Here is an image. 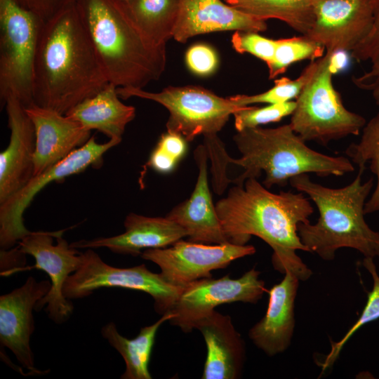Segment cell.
Returning a JSON list of instances; mask_svg holds the SVG:
<instances>
[{
  "instance_id": "cb8c5ba5",
  "label": "cell",
  "mask_w": 379,
  "mask_h": 379,
  "mask_svg": "<svg viewBox=\"0 0 379 379\" xmlns=\"http://www.w3.org/2000/svg\"><path fill=\"white\" fill-rule=\"evenodd\" d=\"M174 317L172 312L161 315L153 324L142 327L138 335L133 339L121 335L112 321L102 326V337L121 354L125 362L126 369L121 379L152 378L149 364L157 331L162 324Z\"/></svg>"
},
{
  "instance_id": "5bb4252c",
  "label": "cell",
  "mask_w": 379,
  "mask_h": 379,
  "mask_svg": "<svg viewBox=\"0 0 379 379\" xmlns=\"http://www.w3.org/2000/svg\"><path fill=\"white\" fill-rule=\"evenodd\" d=\"M314 22L305 35L326 53H350L368 35L373 24L371 0H311Z\"/></svg>"
},
{
  "instance_id": "e575fe53",
  "label": "cell",
  "mask_w": 379,
  "mask_h": 379,
  "mask_svg": "<svg viewBox=\"0 0 379 379\" xmlns=\"http://www.w3.org/2000/svg\"><path fill=\"white\" fill-rule=\"evenodd\" d=\"M185 61L190 70L199 76L211 74L218 64V58L214 49L204 44H197L190 46L186 52Z\"/></svg>"
},
{
  "instance_id": "83f0119b",
  "label": "cell",
  "mask_w": 379,
  "mask_h": 379,
  "mask_svg": "<svg viewBox=\"0 0 379 379\" xmlns=\"http://www.w3.org/2000/svg\"><path fill=\"white\" fill-rule=\"evenodd\" d=\"M324 47L305 35L277 40L272 60L267 65L270 79L285 73L293 63L316 60L324 55Z\"/></svg>"
},
{
  "instance_id": "8d00e7d4",
  "label": "cell",
  "mask_w": 379,
  "mask_h": 379,
  "mask_svg": "<svg viewBox=\"0 0 379 379\" xmlns=\"http://www.w3.org/2000/svg\"><path fill=\"white\" fill-rule=\"evenodd\" d=\"M372 95L375 103L379 105V84L375 87L372 91Z\"/></svg>"
},
{
  "instance_id": "7c38bea8",
  "label": "cell",
  "mask_w": 379,
  "mask_h": 379,
  "mask_svg": "<svg viewBox=\"0 0 379 379\" xmlns=\"http://www.w3.org/2000/svg\"><path fill=\"white\" fill-rule=\"evenodd\" d=\"M255 253L252 245L206 244L180 239L166 248L145 250L140 256L157 265L167 282L185 287L196 280L211 278L212 271Z\"/></svg>"
},
{
  "instance_id": "44dd1931",
  "label": "cell",
  "mask_w": 379,
  "mask_h": 379,
  "mask_svg": "<svg viewBox=\"0 0 379 379\" xmlns=\"http://www.w3.org/2000/svg\"><path fill=\"white\" fill-rule=\"evenodd\" d=\"M206 345L201 379H238L246 360V347L231 317L215 310L194 325Z\"/></svg>"
},
{
  "instance_id": "30bf717a",
  "label": "cell",
  "mask_w": 379,
  "mask_h": 379,
  "mask_svg": "<svg viewBox=\"0 0 379 379\" xmlns=\"http://www.w3.org/2000/svg\"><path fill=\"white\" fill-rule=\"evenodd\" d=\"M121 141L109 139L98 143L91 136L82 146L44 172L34 176L27 184L5 202L0 204V247L8 251L24 237L29 234L23 221V213L34 197L51 182L64 180L66 177L84 171L88 167L98 166L102 156Z\"/></svg>"
},
{
  "instance_id": "74e56055",
  "label": "cell",
  "mask_w": 379,
  "mask_h": 379,
  "mask_svg": "<svg viewBox=\"0 0 379 379\" xmlns=\"http://www.w3.org/2000/svg\"><path fill=\"white\" fill-rule=\"evenodd\" d=\"M117 1H121V2H126V1H128V0H117Z\"/></svg>"
},
{
  "instance_id": "836d02e7",
  "label": "cell",
  "mask_w": 379,
  "mask_h": 379,
  "mask_svg": "<svg viewBox=\"0 0 379 379\" xmlns=\"http://www.w3.org/2000/svg\"><path fill=\"white\" fill-rule=\"evenodd\" d=\"M255 32L236 31L231 42L239 53L251 54L267 65L273 58L277 40L266 38Z\"/></svg>"
},
{
  "instance_id": "3957f363",
  "label": "cell",
  "mask_w": 379,
  "mask_h": 379,
  "mask_svg": "<svg viewBox=\"0 0 379 379\" xmlns=\"http://www.w3.org/2000/svg\"><path fill=\"white\" fill-rule=\"evenodd\" d=\"M76 6L109 82L143 88L166 66V45L152 40L117 0H77Z\"/></svg>"
},
{
  "instance_id": "8992f818",
  "label": "cell",
  "mask_w": 379,
  "mask_h": 379,
  "mask_svg": "<svg viewBox=\"0 0 379 379\" xmlns=\"http://www.w3.org/2000/svg\"><path fill=\"white\" fill-rule=\"evenodd\" d=\"M120 98L137 97L158 102L166 107L169 117L166 130L178 133L187 141L204 136V145L213 166L225 164L229 154L218 133L232 115L241 108L230 98H222L199 86H168L160 92L143 88L117 87Z\"/></svg>"
},
{
  "instance_id": "7402d4cb",
  "label": "cell",
  "mask_w": 379,
  "mask_h": 379,
  "mask_svg": "<svg viewBox=\"0 0 379 379\" xmlns=\"http://www.w3.org/2000/svg\"><path fill=\"white\" fill-rule=\"evenodd\" d=\"M300 279L290 271L268 291L265 316L248 332L253 344L268 356L284 352L290 346L295 328L294 306Z\"/></svg>"
},
{
  "instance_id": "d4e9b609",
  "label": "cell",
  "mask_w": 379,
  "mask_h": 379,
  "mask_svg": "<svg viewBox=\"0 0 379 379\" xmlns=\"http://www.w3.org/2000/svg\"><path fill=\"white\" fill-rule=\"evenodd\" d=\"M227 4L263 20L282 21L301 35L312 29L314 15L311 0H223Z\"/></svg>"
},
{
  "instance_id": "9c48e42d",
  "label": "cell",
  "mask_w": 379,
  "mask_h": 379,
  "mask_svg": "<svg viewBox=\"0 0 379 379\" xmlns=\"http://www.w3.org/2000/svg\"><path fill=\"white\" fill-rule=\"evenodd\" d=\"M81 267L67 279L63 293L69 300L88 297L102 288H122L149 295L154 310L159 314L169 312L184 287L167 282L161 275L142 264L131 267H113L104 262L93 248L82 253Z\"/></svg>"
},
{
  "instance_id": "f546056e",
  "label": "cell",
  "mask_w": 379,
  "mask_h": 379,
  "mask_svg": "<svg viewBox=\"0 0 379 379\" xmlns=\"http://www.w3.org/2000/svg\"><path fill=\"white\" fill-rule=\"evenodd\" d=\"M379 259V255L378 256ZM363 266L371 275L373 288L368 293L366 304L357 321L350 328L343 337L337 342H331V350L319 363L322 371L331 368L337 360L343 347L361 326L379 319V274L372 258H364Z\"/></svg>"
},
{
  "instance_id": "2e32d148",
  "label": "cell",
  "mask_w": 379,
  "mask_h": 379,
  "mask_svg": "<svg viewBox=\"0 0 379 379\" xmlns=\"http://www.w3.org/2000/svg\"><path fill=\"white\" fill-rule=\"evenodd\" d=\"M11 135L0 154V204L23 188L34 173L35 130L25 107L13 95L4 104Z\"/></svg>"
},
{
  "instance_id": "ac0fdd59",
  "label": "cell",
  "mask_w": 379,
  "mask_h": 379,
  "mask_svg": "<svg viewBox=\"0 0 379 379\" xmlns=\"http://www.w3.org/2000/svg\"><path fill=\"white\" fill-rule=\"evenodd\" d=\"M194 158L199 170L194 190L190 198L173 208L166 217L185 229L190 241L206 244L228 243L209 189L208 157L204 144L195 149Z\"/></svg>"
},
{
  "instance_id": "7a4b0ae2",
  "label": "cell",
  "mask_w": 379,
  "mask_h": 379,
  "mask_svg": "<svg viewBox=\"0 0 379 379\" xmlns=\"http://www.w3.org/2000/svg\"><path fill=\"white\" fill-rule=\"evenodd\" d=\"M108 83L75 4L43 22L34 63V104L65 114Z\"/></svg>"
},
{
  "instance_id": "4fadbf2b",
  "label": "cell",
  "mask_w": 379,
  "mask_h": 379,
  "mask_svg": "<svg viewBox=\"0 0 379 379\" xmlns=\"http://www.w3.org/2000/svg\"><path fill=\"white\" fill-rule=\"evenodd\" d=\"M260 274L252 268L238 279L226 274L220 279L204 278L189 284L169 312L175 314L169 322L188 333L218 305L235 302L257 303L267 291Z\"/></svg>"
},
{
  "instance_id": "4316f807",
  "label": "cell",
  "mask_w": 379,
  "mask_h": 379,
  "mask_svg": "<svg viewBox=\"0 0 379 379\" xmlns=\"http://www.w3.org/2000/svg\"><path fill=\"white\" fill-rule=\"evenodd\" d=\"M361 132L359 142L351 144L345 154L359 168H366L368 163L376 176L375 187L364 207L365 214H368L379 211V112L366 122Z\"/></svg>"
},
{
  "instance_id": "484cf974",
  "label": "cell",
  "mask_w": 379,
  "mask_h": 379,
  "mask_svg": "<svg viewBox=\"0 0 379 379\" xmlns=\"http://www.w3.org/2000/svg\"><path fill=\"white\" fill-rule=\"evenodd\" d=\"M143 32L160 45L173 38L180 0H128L123 2Z\"/></svg>"
},
{
  "instance_id": "d6a6232c",
  "label": "cell",
  "mask_w": 379,
  "mask_h": 379,
  "mask_svg": "<svg viewBox=\"0 0 379 379\" xmlns=\"http://www.w3.org/2000/svg\"><path fill=\"white\" fill-rule=\"evenodd\" d=\"M373 8V24L368 35L350 54L358 62H367L370 67L365 72L372 81H379V0H371Z\"/></svg>"
},
{
  "instance_id": "52a82bcc",
  "label": "cell",
  "mask_w": 379,
  "mask_h": 379,
  "mask_svg": "<svg viewBox=\"0 0 379 379\" xmlns=\"http://www.w3.org/2000/svg\"><path fill=\"white\" fill-rule=\"evenodd\" d=\"M330 53L317 60L316 67L295 98L290 126L305 141L323 145L358 135L366 124L361 115L347 109L333 84Z\"/></svg>"
},
{
  "instance_id": "8fae6325",
  "label": "cell",
  "mask_w": 379,
  "mask_h": 379,
  "mask_svg": "<svg viewBox=\"0 0 379 379\" xmlns=\"http://www.w3.org/2000/svg\"><path fill=\"white\" fill-rule=\"evenodd\" d=\"M65 231L31 232L17 246L21 253L34 258L35 264L31 268L41 270L49 277L51 288L36 303L35 311L45 307L48 318L57 324L67 321L73 313L74 305L65 296L63 288L67 278L83 262L82 253L62 237Z\"/></svg>"
},
{
  "instance_id": "ba28073f",
  "label": "cell",
  "mask_w": 379,
  "mask_h": 379,
  "mask_svg": "<svg viewBox=\"0 0 379 379\" xmlns=\"http://www.w3.org/2000/svg\"><path fill=\"white\" fill-rule=\"evenodd\" d=\"M43 20L17 0H0V98L34 104L33 71Z\"/></svg>"
},
{
  "instance_id": "5b68a950",
  "label": "cell",
  "mask_w": 379,
  "mask_h": 379,
  "mask_svg": "<svg viewBox=\"0 0 379 379\" xmlns=\"http://www.w3.org/2000/svg\"><path fill=\"white\" fill-rule=\"evenodd\" d=\"M241 157L231 164L242 167L244 172L232 182L241 185L248 178L265 174L262 185L267 189L285 186L301 174L341 176L354 171L349 159L322 154L311 149L290 124L275 128L257 126L237 131L233 137Z\"/></svg>"
},
{
  "instance_id": "603a6c76",
  "label": "cell",
  "mask_w": 379,
  "mask_h": 379,
  "mask_svg": "<svg viewBox=\"0 0 379 379\" xmlns=\"http://www.w3.org/2000/svg\"><path fill=\"white\" fill-rule=\"evenodd\" d=\"M117 88L109 82L98 93L81 101L65 114L88 131L97 130L109 139L121 141L127 124L135 117V108L121 101Z\"/></svg>"
},
{
  "instance_id": "e0dca14e",
  "label": "cell",
  "mask_w": 379,
  "mask_h": 379,
  "mask_svg": "<svg viewBox=\"0 0 379 379\" xmlns=\"http://www.w3.org/2000/svg\"><path fill=\"white\" fill-rule=\"evenodd\" d=\"M25 110L35 130L34 176L67 157L91 138V131L66 114L35 104Z\"/></svg>"
},
{
  "instance_id": "1f68e13d",
  "label": "cell",
  "mask_w": 379,
  "mask_h": 379,
  "mask_svg": "<svg viewBox=\"0 0 379 379\" xmlns=\"http://www.w3.org/2000/svg\"><path fill=\"white\" fill-rule=\"evenodd\" d=\"M187 142L182 135L166 131L150 154L147 166L160 173H171L185 156Z\"/></svg>"
},
{
  "instance_id": "f1b7e54d",
  "label": "cell",
  "mask_w": 379,
  "mask_h": 379,
  "mask_svg": "<svg viewBox=\"0 0 379 379\" xmlns=\"http://www.w3.org/2000/svg\"><path fill=\"white\" fill-rule=\"evenodd\" d=\"M317 65V60L311 62L295 79L283 77L274 80V85L269 90L255 95H237L230 97L234 103L240 107L253 104H277L295 99L311 77Z\"/></svg>"
},
{
  "instance_id": "277c9868",
  "label": "cell",
  "mask_w": 379,
  "mask_h": 379,
  "mask_svg": "<svg viewBox=\"0 0 379 379\" xmlns=\"http://www.w3.org/2000/svg\"><path fill=\"white\" fill-rule=\"evenodd\" d=\"M359 172L350 184L331 188L313 182L308 174L291 178V186L306 194L316 205L319 218L314 224L299 223L298 233L310 253L331 260L341 248H350L364 258L379 255V232L371 229L364 218L366 199L373 187V178L364 182Z\"/></svg>"
},
{
  "instance_id": "ffe728a7",
  "label": "cell",
  "mask_w": 379,
  "mask_h": 379,
  "mask_svg": "<svg viewBox=\"0 0 379 379\" xmlns=\"http://www.w3.org/2000/svg\"><path fill=\"white\" fill-rule=\"evenodd\" d=\"M122 234L79 240L70 244L75 248H107L117 254L140 255L142 250L163 248L187 236L180 225L168 217H147L130 213L125 218Z\"/></svg>"
},
{
  "instance_id": "9a60e30c",
  "label": "cell",
  "mask_w": 379,
  "mask_h": 379,
  "mask_svg": "<svg viewBox=\"0 0 379 379\" xmlns=\"http://www.w3.org/2000/svg\"><path fill=\"white\" fill-rule=\"evenodd\" d=\"M50 281L29 277L20 287L0 296V343L15 355L30 374H42L34 366L30 346L34 330L33 311L49 291Z\"/></svg>"
},
{
  "instance_id": "d590c367",
  "label": "cell",
  "mask_w": 379,
  "mask_h": 379,
  "mask_svg": "<svg viewBox=\"0 0 379 379\" xmlns=\"http://www.w3.org/2000/svg\"><path fill=\"white\" fill-rule=\"evenodd\" d=\"M77 0H17L25 8L36 14L44 22L48 21Z\"/></svg>"
},
{
  "instance_id": "6da1fadb",
  "label": "cell",
  "mask_w": 379,
  "mask_h": 379,
  "mask_svg": "<svg viewBox=\"0 0 379 379\" xmlns=\"http://www.w3.org/2000/svg\"><path fill=\"white\" fill-rule=\"evenodd\" d=\"M215 209L229 241L245 245L252 236L263 240L272 249L275 270L290 271L300 281H307L312 270L297 254L309 252L298 233L299 223L310 222L313 207L302 192L273 193L257 178L231 187L215 204Z\"/></svg>"
},
{
  "instance_id": "d6986e66",
  "label": "cell",
  "mask_w": 379,
  "mask_h": 379,
  "mask_svg": "<svg viewBox=\"0 0 379 379\" xmlns=\"http://www.w3.org/2000/svg\"><path fill=\"white\" fill-rule=\"evenodd\" d=\"M265 20L250 15L222 0H180L173 38L180 43L199 34L215 32H261Z\"/></svg>"
},
{
  "instance_id": "4dcf8cb0",
  "label": "cell",
  "mask_w": 379,
  "mask_h": 379,
  "mask_svg": "<svg viewBox=\"0 0 379 379\" xmlns=\"http://www.w3.org/2000/svg\"><path fill=\"white\" fill-rule=\"evenodd\" d=\"M295 106V101L291 100L283 103L269 104L262 107L251 105L242 107L232 114L235 128L240 131L248 128L278 122L291 115Z\"/></svg>"
}]
</instances>
